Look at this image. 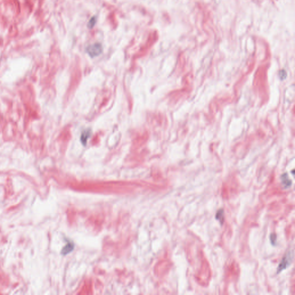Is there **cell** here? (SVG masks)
Returning <instances> with one entry per match:
<instances>
[{"label": "cell", "mask_w": 295, "mask_h": 295, "mask_svg": "<svg viewBox=\"0 0 295 295\" xmlns=\"http://www.w3.org/2000/svg\"><path fill=\"white\" fill-rule=\"evenodd\" d=\"M91 134L92 131L91 129H87L82 132L80 137V141L83 146H86L88 139L91 137Z\"/></svg>", "instance_id": "3"}, {"label": "cell", "mask_w": 295, "mask_h": 295, "mask_svg": "<svg viewBox=\"0 0 295 295\" xmlns=\"http://www.w3.org/2000/svg\"><path fill=\"white\" fill-rule=\"evenodd\" d=\"M215 218L220 223V224L221 226L223 225L224 221H225L224 210L223 209L221 208L217 211L216 215H215Z\"/></svg>", "instance_id": "5"}, {"label": "cell", "mask_w": 295, "mask_h": 295, "mask_svg": "<svg viewBox=\"0 0 295 295\" xmlns=\"http://www.w3.org/2000/svg\"><path fill=\"white\" fill-rule=\"evenodd\" d=\"M86 51L91 57H96L102 53L103 47L100 43H96L93 45H89L86 49Z\"/></svg>", "instance_id": "2"}, {"label": "cell", "mask_w": 295, "mask_h": 295, "mask_svg": "<svg viewBox=\"0 0 295 295\" xmlns=\"http://www.w3.org/2000/svg\"><path fill=\"white\" fill-rule=\"evenodd\" d=\"M96 20H97V19L95 16H93V18H92L89 20L88 24V27L89 28H92L93 27V26L95 25V24L96 23Z\"/></svg>", "instance_id": "7"}, {"label": "cell", "mask_w": 295, "mask_h": 295, "mask_svg": "<svg viewBox=\"0 0 295 295\" xmlns=\"http://www.w3.org/2000/svg\"><path fill=\"white\" fill-rule=\"evenodd\" d=\"M281 184L284 188H288L292 186V182L289 178L287 173L283 174L281 176Z\"/></svg>", "instance_id": "4"}, {"label": "cell", "mask_w": 295, "mask_h": 295, "mask_svg": "<svg viewBox=\"0 0 295 295\" xmlns=\"http://www.w3.org/2000/svg\"><path fill=\"white\" fill-rule=\"evenodd\" d=\"M294 258V250H288L284 256L283 257L282 260L281 261L279 265L278 266L277 270V273L278 274L281 273L282 271L288 268L289 266L291 265Z\"/></svg>", "instance_id": "1"}, {"label": "cell", "mask_w": 295, "mask_h": 295, "mask_svg": "<svg viewBox=\"0 0 295 295\" xmlns=\"http://www.w3.org/2000/svg\"><path fill=\"white\" fill-rule=\"evenodd\" d=\"M279 75H280V77L281 80H284V79H285L286 77V73L285 72V70H281L280 72V73H279Z\"/></svg>", "instance_id": "8"}, {"label": "cell", "mask_w": 295, "mask_h": 295, "mask_svg": "<svg viewBox=\"0 0 295 295\" xmlns=\"http://www.w3.org/2000/svg\"><path fill=\"white\" fill-rule=\"evenodd\" d=\"M277 238V235L275 234V233H273V234H270V243H271L272 245L275 246V245H276Z\"/></svg>", "instance_id": "6"}]
</instances>
